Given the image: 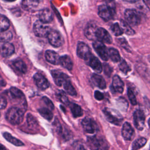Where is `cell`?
<instances>
[{"instance_id":"cell-24","label":"cell","mask_w":150,"mask_h":150,"mask_svg":"<svg viewBox=\"0 0 150 150\" xmlns=\"http://www.w3.org/2000/svg\"><path fill=\"white\" fill-rule=\"evenodd\" d=\"M22 6L26 11H31L36 8L39 4L38 1H23L21 2Z\"/></svg>"},{"instance_id":"cell-20","label":"cell","mask_w":150,"mask_h":150,"mask_svg":"<svg viewBox=\"0 0 150 150\" xmlns=\"http://www.w3.org/2000/svg\"><path fill=\"white\" fill-rule=\"evenodd\" d=\"M15 52V47L11 43H4L1 46V54L4 57H8Z\"/></svg>"},{"instance_id":"cell-22","label":"cell","mask_w":150,"mask_h":150,"mask_svg":"<svg viewBox=\"0 0 150 150\" xmlns=\"http://www.w3.org/2000/svg\"><path fill=\"white\" fill-rule=\"evenodd\" d=\"M91 80L93 84L101 89L106 88V83L102 76L97 74H93L91 77Z\"/></svg>"},{"instance_id":"cell-13","label":"cell","mask_w":150,"mask_h":150,"mask_svg":"<svg viewBox=\"0 0 150 150\" xmlns=\"http://www.w3.org/2000/svg\"><path fill=\"white\" fill-rule=\"evenodd\" d=\"M98 27L94 23H88L84 29V35L89 40H96Z\"/></svg>"},{"instance_id":"cell-50","label":"cell","mask_w":150,"mask_h":150,"mask_svg":"<svg viewBox=\"0 0 150 150\" xmlns=\"http://www.w3.org/2000/svg\"><path fill=\"white\" fill-rule=\"evenodd\" d=\"M148 3H149V5H150V1H148Z\"/></svg>"},{"instance_id":"cell-1","label":"cell","mask_w":150,"mask_h":150,"mask_svg":"<svg viewBox=\"0 0 150 150\" xmlns=\"http://www.w3.org/2000/svg\"><path fill=\"white\" fill-rule=\"evenodd\" d=\"M24 111L20 108L12 107L9 108L5 115L7 121L13 125L21 124L23 119Z\"/></svg>"},{"instance_id":"cell-28","label":"cell","mask_w":150,"mask_h":150,"mask_svg":"<svg viewBox=\"0 0 150 150\" xmlns=\"http://www.w3.org/2000/svg\"><path fill=\"white\" fill-rule=\"evenodd\" d=\"M108 56L114 62H118L120 61L121 57L118 51L114 48H110L108 50Z\"/></svg>"},{"instance_id":"cell-42","label":"cell","mask_w":150,"mask_h":150,"mask_svg":"<svg viewBox=\"0 0 150 150\" xmlns=\"http://www.w3.org/2000/svg\"><path fill=\"white\" fill-rule=\"evenodd\" d=\"M42 100L45 103V104L47 105V108H49L50 110L54 109V104H53L52 101L49 98H47L46 97H43Z\"/></svg>"},{"instance_id":"cell-32","label":"cell","mask_w":150,"mask_h":150,"mask_svg":"<svg viewBox=\"0 0 150 150\" xmlns=\"http://www.w3.org/2000/svg\"><path fill=\"white\" fill-rule=\"evenodd\" d=\"M0 29H1V32L6 31V30L9 28L10 26L9 21L8 19L4 16L1 15V18H0Z\"/></svg>"},{"instance_id":"cell-35","label":"cell","mask_w":150,"mask_h":150,"mask_svg":"<svg viewBox=\"0 0 150 150\" xmlns=\"http://www.w3.org/2000/svg\"><path fill=\"white\" fill-rule=\"evenodd\" d=\"M56 96L57 98L64 105H69L70 104V101L67 98V97L66 95V93L60 90L56 93Z\"/></svg>"},{"instance_id":"cell-6","label":"cell","mask_w":150,"mask_h":150,"mask_svg":"<svg viewBox=\"0 0 150 150\" xmlns=\"http://www.w3.org/2000/svg\"><path fill=\"white\" fill-rule=\"evenodd\" d=\"M104 114L107 118V120L111 123L115 125H120L122 119L120 115L117 113L114 110H112L108 108H105L103 110Z\"/></svg>"},{"instance_id":"cell-19","label":"cell","mask_w":150,"mask_h":150,"mask_svg":"<svg viewBox=\"0 0 150 150\" xmlns=\"http://www.w3.org/2000/svg\"><path fill=\"white\" fill-rule=\"evenodd\" d=\"M88 62V64L97 73H100L103 70V67L102 64L100 62V61L98 60L97 57H96L94 56H91L88 60H87Z\"/></svg>"},{"instance_id":"cell-25","label":"cell","mask_w":150,"mask_h":150,"mask_svg":"<svg viewBox=\"0 0 150 150\" xmlns=\"http://www.w3.org/2000/svg\"><path fill=\"white\" fill-rule=\"evenodd\" d=\"M3 136L9 142H11V144L16 145V146H23L24 145V144L19 139L12 137L9 133L8 132H4L3 133Z\"/></svg>"},{"instance_id":"cell-47","label":"cell","mask_w":150,"mask_h":150,"mask_svg":"<svg viewBox=\"0 0 150 150\" xmlns=\"http://www.w3.org/2000/svg\"><path fill=\"white\" fill-rule=\"evenodd\" d=\"M77 149H78V150H86L81 144H79V145Z\"/></svg>"},{"instance_id":"cell-2","label":"cell","mask_w":150,"mask_h":150,"mask_svg":"<svg viewBox=\"0 0 150 150\" xmlns=\"http://www.w3.org/2000/svg\"><path fill=\"white\" fill-rule=\"evenodd\" d=\"M103 4L98 6V15L105 21H108L112 19L114 16L115 10V5L112 4Z\"/></svg>"},{"instance_id":"cell-7","label":"cell","mask_w":150,"mask_h":150,"mask_svg":"<svg viewBox=\"0 0 150 150\" xmlns=\"http://www.w3.org/2000/svg\"><path fill=\"white\" fill-rule=\"evenodd\" d=\"M77 54L80 58L86 61L92 56L88 46L84 43L81 42H79L77 44Z\"/></svg>"},{"instance_id":"cell-11","label":"cell","mask_w":150,"mask_h":150,"mask_svg":"<svg viewBox=\"0 0 150 150\" xmlns=\"http://www.w3.org/2000/svg\"><path fill=\"white\" fill-rule=\"evenodd\" d=\"M96 39L102 42L110 44L112 42V38L110 33L103 28H98L96 33Z\"/></svg>"},{"instance_id":"cell-49","label":"cell","mask_w":150,"mask_h":150,"mask_svg":"<svg viewBox=\"0 0 150 150\" xmlns=\"http://www.w3.org/2000/svg\"><path fill=\"white\" fill-rule=\"evenodd\" d=\"M148 123H149V125L150 127V118L149 119V121H148Z\"/></svg>"},{"instance_id":"cell-41","label":"cell","mask_w":150,"mask_h":150,"mask_svg":"<svg viewBox=\"0 0 150 150\" xmlns=\"http://www.w3.org/2000/svg\"><path fill=\"white\" fill-rule=\"evenodd\" d=\"M27 122L29 126L31 127H35L38 125L37 121L36 119L33 117L30 114H29L27 117Z\"/></svg>"},{"instance_id":"cell-33","label":"cell","mask_w":150,"mask_h":150,"mask_svg":"<svg viewBox=\"0 0 150 150\" xmlns=\"http://www.w3.org/2000/svg\"><path fill=\"white\" fill-rule=\"evenodd\" d=\"M146 142V139L145 138H140L139 139H136L132 144V150H138L140 149L145 145Z\"/></svg>"},{"instance_id":"cell-14","label":"cell","mask_w":150,"mask_h":150,"mask_svg":"<svg viewBox=\"0 0 150 150\" xmlns=\"http://www.w3.org/2000/svg\"><path fill=\"white\" fill-rule=\"evenodd\" d=\"M33 80L37 87L41 90H45L49 86L47 80L40 73H36L33 76Z\"/></svg>"},{"instance_id":"cell-5","label":"cell","mask_w":150,"mask_h":150,"mask_svg":"<svg viewBox=\"0 0 150 150\" xmlns=\"http://www.w3.org/2000/svg\"><path fill=\"white\" fill-rule=\"evenodd\" d=\"M47 39L50 45L55 47L61 46L63 44V39L60 33L56 30L52 29L49 32Z\"/></svg>"},{"instance_id":"cell-40","label":"cell","mask_w":150,"mask_h":150,"mask_svg":"<svg viewBox=\"0 0 150 150\" xmlns=\"http://www.w3.org/2000/svg\"><path fill=\"white\" fill-rule=\"evenodd\" d=\"M128 96L129 98V100L131 102V103L132 105H136L137 104V100H136V97L132 91V90L131 88H128Z\"/></svg>"},{"instance_id":"cell-10","label":"cell","mask_w":150,"mask_h":150,"mask_svg":"<svg viewBox=\"0 0 150 150\" xmlns=\"http://www.w3.org/2000/svg\"><path fill=\"white\" fill-rule=\"evenodd\" d=\"M145 117L141 110H137L134 113V122L135 127L139 130H142L145 126Z\"/></svg>"},{"instance_id":"cell-9","label":"cell","mask_w":150,"mask_h":150,"mask_svg":"<svg viewBox=\"0 0 150 150\" xmlns=\"http://www.w3.org/2000/svg\"><path fill=\"white\" fill-rule=\"evenodd\" d=\"M81 125L84 130L89 134H94L98 129L96 122L88 117H86L82 120Z\"/></svg>"},{"instance_id":"cell-16","label":"cell","mask_w":150,"mask_h":150,"mask_svg":"<svg viewBox=\"0 0 150 150\" xmlns=\"http://www.w3.org/2000/svg\"><path fill=\"white\" fill-rule=\"evenodd\" d=\"M39 21L46 24L52 22L53 18V15L49 9L45 8L39 11Z\"/></svg>"},{"instance_id":"cell-39","label":"cell","mask_w":150,"mask_h":150,"mask_svg":"<svg viewBox=\"0 0 150 150\" xmlns=\"http://www.w3.org/2000/svg\"><path fill=\"white\" fill-rule=\"evenodd\" d=\"M118 105L122 110H126L128 108V103L123 97H120L118 100Z\"/></svg>"},{"instance_id":"cell-26","label":"cell","mask_w":150,"mask_h":150,"mask_svg":"<svg viewBox=\"0 0 150 150\" xmlns=\"http://www.w3.org/2000/svg\"><path fill=\"white\" fill-rule=\"evenodd\" d=\"M13 65L15 69L22 73H25L27 71V67L26 64L21 59H18L13 62Z\"/></svg>"},{"instance_id":"cell-18","label":"cell","mask_w":150,"mask_h":150,"mask_svg":"<svg viewBox=\"0 0 150 150\" xmlns=\"http://www.w3.org/2000/svg\"><path fill=\"white\" fill-rule=\"evenodd\" d=\"M45 58L46 60L51 64L55 65L60 64V57L57 53H56L53 50H46L45 52Z\"/></svg>"},{"instance_id":"cell-36","label":"cell","mask_w":150,"mask_h":150,"mask_svg":"<svg viewBox=\"0 0 150 150\" xmlns=\"http://www.w3.org/2000/svg\"><path fill=\"white\" fill-rule=\"evenodd\" d=\"M0 38L2 42L8 43L12 39V34L10 31H4L1 32Z\"/></svg>"},{"instance_id":"cell-48","label":"cell","mask_w":150,"mask_h":150,"mask_svg":"<svg viewBox=\"0 0 150 150\" xmlns=\"http://www.w3.org/2000/svg\"><path fill=\"white\" fill-rule=\"evenodd\" d=\"M1 150H6V149H5V148L2 145H1Z\"/></svg>"},{"instance_id":"cell-15","label":"cell","mask_w":150,"mask_h":150,"mask_svg":"<svg viewBox=\"0 0 150 150\" xmlns=\"http://www.w3.org/2000/svg\"><path fill=\"white\" fill-rule=\"evenodd\" d=\"M122 135L127 141L131 140L134 137V130L128 122H125L122 128Z\"/></svg>"},{"instance_id":"cell-43","label":"cell","mask_w":150,"mask_h":150,"mask_svg":"<svg viewBox=\"0 0 150 150\" xmlns=\"http://www.w3.org/2000/svg\"><path fill=\"white\" fill-rule=\"evenodd\" d=\"M104 73L107 76H110L112 73V69L110 67V66L108 64H104Z\"/></svg>"},{"instance_id":"cell-31","label":"cell","mask_w":150,"mask_h":150,"mask_svg":"<svg viewBox=\"0 0 150 150\" xmlns=\"http://www.w3.org/2000/svg\"><path fill=\"white\" fill-rule=\"evenodd\" d=\"M70 109L74 117H78L83 115V110L80 105L76 104H72Z\"/></svg>"},{"instance_id":"cell-34","label":"cell","mask_w":150,"mask_h":150,"mask_svg":"<svg viewBox=\"0 0 150 150\" xmlns=\"http://www.w3.org/2000/svg\"><path fill=\"white\" fill-rule=\"evenodd\" d=\"M10 93L13 97L19 99H24V94L21 90L15 87H12L10 88Z\"/></svg>"},{"instance_id":"cell-4","label":"cell","mask_w":150,"mask_h":150,"mask_svg":"<svg viewBox=\"0 0 150 150\" xmlns=\"http://www.w3.org/2000/svg\"><path fill=\"white\" fill-rule=\"evenodd\" d=\"M124 16L127 21L132 26H137L140 23L141 16L138 11L132 9L125 11Z\"/></svg>"},{"instance_id":"cell-17","label":"cell","mask_w":150,"mask_h":150,"mask_svg":"<svg viewBox=\"0 0 150 150\" xmlns=\"http://www.w3.org/2000/svg\"><path fill=\"white\" fill-rule=\"evenodd\" d=\"M124 83L120 77L117 75H115L112 78V85L111 86V88L112 89L113 92L122 93L124 90Z\"/></svg>"},{"instance_id":"cell-8","label":"cell","mask_w":150,"mask_h":150,"mask_svg":"<svg viewBox=\"0 0 150 150\" xmlns=\"http://www.w3.org/2000/svg\"><path fill=\"white\" fill-rule=\"evenodd\" d=\"M93 46L96 53L103 60L105 61L108 60L109 57L108 50L103 43L98 40H95L93 43Z\"/></svg>"},{"instance_id":"cell-45","label":"cell","mask_w":150,"mask_h":150,"mask_svg":"<svg viewBox=\"0 0 150 150\" xmlns=\"http://www.w3.org/2000/svg\"><path fill=\"white\" fill-rule=\"evenodd\" d=\"M7 101L5 97L1 96V108L4 109L6 107Z\"/></svg>"},{"instance_id":"cell-30","label":"cell","mask_w":150,"mask_h":150,"mask_svg":"<svg viewBox=\"0 0 150 150\" xmlns=\"http://www.w3.org/2000/svg\"><path fill=\"white\" fill-rule=\"evenodd\" d=\"M38 111L40 114L45 119L50 121L53 118V114L50 110L47 108H40L38 109Z\"/></svg>"},{"instance_id":"cell-3","label":"cell","mask_w":150,"mask_h":150,"mask_svg":"<svg viewBox=\"0 0 150 150\" xmlns=\"http://www.w3.org/2000/svg\"><path fill=\"white\" fill-rule=\"evenodd\" d=\"M33 29L35 35L40 38L47 37L49 32L52 30L49 26L40 21H38L34 23Z\"/></svg>"},{"instance_id":"cell-46","label":"cell","mask_w":150,"mask_h":150,"mask_svg":"<svg viewBox=\"0 0 150 150\" xmlns=\"http://www.w3.org/2000/svg\"><path fill=\"white\" fill-rule=\"evenodd\" d=\"M118 41H119V43H120L121 46H122V47L125 48L126 50H128V48H127L126 46H127L128 48H129V46L127 44V42H126L125 40H124V39H119Z\"/></svg>"},{"instance_id":"cell-29","label":"cell","mask_w":150,"mask_h":150,"mask_svg":"<svg viewBox=\"0 0 150 150\" xmlns=\"http://www.w3.org/2000/svg\"><path fill=\"white\" fill-rule=\"evenodd\" d=\"M63 87H64L65 91L68 94L72 96H74L76 95V94H77L75 88L73 87V86H72V84L69 80H68L64 83Z\"/></svg>"},{"instance_id":"cell-12","label":"cell","mask_w":150,"mask_h":150,"mask_svg":"<svg viewBox=\"0 0 150 150\" xmlns=\"http://www.w3.org/2000/svg\"><path fill=\"white\" fill-rule=\"evenodd\" d=\"M53 80L55 84L58 86H61L69 80V77L67 74L59 70H53L51 72Z\"/></svg>"},{"instance_id":"cell-37","label":"cell","mask_w":150,"mask_h":150,"mask_svg":"<svg viewBox=\"0 0 150 150\" xmlns=\"http://www.w3.org/2000/svg\"><path fill=\"white\" fill-rule=\"evenodd\" d=\"M111 30L115 36H120L122 34L123 32L121 28L120 25L118 23H114L111 26Z\"/></svg>"},{"instance_id":"cell-38","label":"cell","mask_w":150,"mask_h":150,"mask_svg":"<svg viewBox=\"0 0 150 150\" xmlns=\"http://www.w3.org/2000/svg\"><path fill=\"white\" fill-rule=\"evenodd\" d=\"M119 68L120 70L123 72L124 74H127L128 71L131 70V68L129 66V65L127 63V62L124 60H122L121 63L119 64Z\"/></svg>"},{"instance_id":"cell-27","label":"cell","mask_w":150,"mask_h":150,"mask_svg":"<svg viewBox=\"0 0 150 150\" xmlns=\"http://www.w3.org/2000/svg\"><path fill=\"white\" fill-rule=\"evenodd\" d=\"M120 26L122 32L128 35H133L135 33L134 30L131 28L129 25L123 20H121L120 22Z\"/></svg>"},{"instance_id":"cell-21","label":"cell","mask_w":150,"mask_h":150,"mask_svg":"<svg viewBox=\"0 0 150 150\" xmlns=\"http://www.w3.org/2000/svg\"><path fill=\"white\" fill-rule=\"evenodd\" d=\"M87 145L91 150H98L101 146L100 140L96 137H88L87 139Z\"/></svg>"},{"instance_id":"cell-44","label":"cell","mask_w":150,"mask_h":150,"mask_svg":"<svg viewBox=\"0 0 150 150\" xmlns=\"http://www.w3.org/2000/svg\"><path fill=\"white\" fill-rule=\"evenodd\" d=\"M94 97L96 100L98 101H101L104 98V96L100 91L97 90L94 92Z\"/></svg>"},{"instance_id":"cell-23","label":"cell","mask_w":150,"mask_h":150,"mask_svg":"<svg viewBox=\"0 0 150 150\" xmlns=\"http://www.w3.org/2000/svg\"><path fill=\"white\" fill-rule=\"evenodd\" d=\"M60 64L63 67L69 70H71L73 68V62L68 55H64L60 57Z\"/></svg>"}]
</instances>
